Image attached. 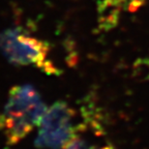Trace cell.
I'll return each mask as SVG.
<instances>
[{
  "mask_svg": "<svg viewBox=\"0 0 149 149\" xmlns=\"http://www.w3.org/2000/svg\"><path fill=\"white\" fill-rule=\"evenodd\" d=\"M47 108L40 92L30 84L14 86L0 113V132L8 144H17L38 125Z\"/></svg>",
  "mask_w": 149,
  "mask_h": 149,
  "instance_id": "1",
  "label": "cell"
},
{
  "mask_svg": "<svg viewBox=\"0 0 149 149\" xmlns=\"http://www.w3.org/2000/svg\"><path fill=\"white\" fill-rule=\"evenodd\" d=\"M0 51L14 65L33 66L49 76L59 74L50 58L49 42L21 27L7 28L0 33Z\"/></svg>",
  "mask_w": 149,
  "mask_h": 149,
  "instance_id": "2",
  "label": "cell"
},
{
  "mask_svg": "<svg viewBox=\"0 0 149 149\" xmlns=\"http://www.w3.org/2000/svg\"><path fill=\"white\" fill-rule=\"evenodd\" d=\"M76 112L65 102H56L46 110L40 120L35 145L42 149H62L77 134Z\"/></svg>",
  "mask_w": 149,
  "mask_h": 149,
  "instance_id": "3",
  "label": "cell"
},
{
  "mask_svg": "<svg viewBox=\"0 0 149 149\" xmlns=\"http://www.w3.org/2000/svg\"><path fill=\"white\" fill-rule=\"evenodd\" d=\"M147 0H100L97 5V25L100 31L116 27L121 17L137 12Z\"/></svg>",
  "mask_w": 149,
  "mask_h": 149,
  "instance_id": "4",
  "label": "cell"
},
{
  "mask_svg": "<svg viewBox=\"0 0 149 149\" xmlns=\"http://www.w3.org/2000/svg\"><path fill=\"white\" fill-rule=\"evenodd\" d=\"M82 124L83 123H80L77 134L62 149H111L109 145L98 144L97 142L90 141L88 137L84 136V126Z\"/></svg>",
  "mask_w": 149,
  "mask_h": 149,
  "instance_id": "5",
  "label": "cell"
}]
</instances>
